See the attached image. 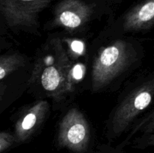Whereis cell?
<instances>
[{
	"mask_svg": "<svg viewBox=\"0 0 154 153\" xmlns=\"http://www.w3.org/2000/svg\"><path fill=\"white\" fill-rule=\"evenodd\" d=\"M25 63V58L19 52L0 56V80L15 70L20 68Z\"/></svg>",
	"mask_w": 154,
	"mask_h": 153,
	"instance_id": "9c48e42d",
	"label": "cell"
},
{
	"mask_svg": "<svg viewBox=\"0 0 154 153\" xmlns=\"http://www.w3.org/2000/svg\"><path fill=\"white\" fill-rule=\"evenodd\" d=\"M2 93L1 88H0V104H1V101H2Z\"/></svg>",
	"mask_w": 154,
	"mask_h": 153,
	"instance_id": "7c38bea8",
	"label": "cell"
},
{
	"mask_svg": "<svg viewBox=\"0 0 154 153\" xmlns=\"http://www.w3.org/2000/svg\"><path fill=\"white\" fill-rule=\"evenodd\" d=\"M0 86H1V85H0Z\"/></svg>",
	"mask_w": 154,
	"mask_h": 153,
	"instance_id": "4fadbf2b",
	"label": "cell"
},
{
	"mask_svg": "<svg viewBox=\"0 0 154 153\" xmlns=\"http://www.w3.org/2000/svg\"><path fill=\"white\" fill-rule=\"evenodd\" d=\"M105 4L95 0H60L54 7V26L69 31H76L93 17L96 8Z\"/></svg>",
	"mask_w": 154,
	"mask_h": 153,
	"instance_id": "8992f818",
	"label": "cell"
},
{
	"mask_svg": "<svg viewBox=\"0 0 154 153\" xmlns=\"http://www.w3.org/2000/svg\"><path fill=\"white\" fill-rule=\"evenodd\" d=\"M15 142L16 141L13 134L9 132H0V153L10 148Z\"/></svg>",
	"mask_w": 154,
	"mask_h": 153,
	"instance_id": "30bf717a",
	"label": "cell"
},
{
	"mask_svg": "<svg viewBox=\"0 0 154 153\" xmlns=\"http://www.w3.org/2000/svg\"><path fill=\"white\" fill-rule=\"evenodd\" d=\"M134 58L132 45L125 40H117L102 48L92 67L93 91L106 88L130 66Z\"/></svg>",
	"mask_w": 154,
	"mask_h": 153,
	"instance_id": "7a4b0ae2",
	"label": "cell"
},
{
	"mask_svg": "<svg viewBox=\"0 0 154 153\" xmlns=\"http://www.w3.org/2000/svg\"><path fill=\"white\" fill-rule=\"evenodd\" d=\"M48 109V102L42 100L26 110L15 124V141L23 142L28 140L44 121Z\"/></svg>",
	"mask_w": 154,
	"mask_h": 153,
	"instance_id": "52a82bcc",
	"label": "cell"
},
{
	"mask_svg": "<svg viewBox=\"0 0 154 153\" xmlns=\"http://www.w3.org/2000/svg\"><path fill=\"white\" fill-rule=\"evenodd\" d=\"M153 82H147L132 90L114 110L109 128L113 136H119L141 112L150 105L153 94Z\"/></svg>",
	"mask_w": 154,
	"mask_h": 153,
	"instance_id": "3957f363",
	"label": "cell"
},
{
	"mask_svg": "<svg viewBox=\"0 0 154 153\" xmlns=\"http://www.w3.org/2000/svg\"><path fill=\"white\" fill-rule=\"evenodd\" d=\"M97 2L100 3V4H105L106 5V4L108 3H113V2H121L122 0H95Z\"/></svg>",
	"mask_w": 154,
	"mask_h": 153,
	"instance_id": "8fae6325",
	"label": "cell"
},
{
	"mask_svg": "<svg viewBox=\"0 0 154 153\" xmlns=\"http://www.w3.org/2000/svg\"><path fill=\"white\" fill-rule=\"evenodd\" d=\"M54 0H0V14L9 27L34 29L38 26L40 14Z\"/></svg>",
	"mask_w": 154,
	"mask_h": 153,
	"instance_id": "277c9868",
	"label": "cell"
},
{
	"mask_svg": "<svg viewBox=\"0 0 154 153\" xmlns=\"http://www.w3.org/2000/svg\"><path fill=\"white\" fill-rule=\"evenodd\" d=\"M154 22V0H141L123 16L126 32H138L151 28Z\"/></svg>",
	"mask_w": 154,
	"mask_h": 153,
	"instance_id": "ba28073f",
	"label": "cell"
},
{
	"mask_svg": "<svg viewBox=\"0 0 154 153\" xmlns=\"http://www.w3.org/2000/svg\"><path fill=\"white\" fill-rule=\"evenodd\" d=\"M72 70V62L64 46L59 39H53L42 48L30 81L47 94L59 99L70 91Z\"/></svg>",
	"mask_w": 154,
	"mask_h": 153,
	"instance_id": "6da1fadb",
	"label": "cell"
},
{
	"mask_svg": "<svg viewBox=\"0 0 154 153\" xmlns=\"http://www.w3.org/2000/svg\"><path fill=\"white\" fill-rule=\"evenodd\" d=\"M90 140L88 121L77 108L69 110L62 118L58 128V142L62 147L76 153H84Z\"/></svg>",
	"mask_w": 154,
	"mask_h": 153,
	"instance_id": "5b68a950",
	"label": "cell"
}]
</instances>
